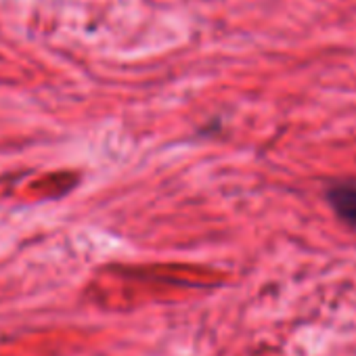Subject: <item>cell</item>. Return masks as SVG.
I'll return each instance as SVG.
<instances>
[{
	"label": "cell",
	"instance_id": "1",
	"mask_svg": "<svg viewBox=\"0 0 356 356\" xmlns=\"http://www.w3.org/2000/svg\"><path fill=\"white\" fill-rule=\"evenodd\" d=\"M327 200L343 222L356 227V185H333L327 191Z\"/></svg>",
	"mask_w": 356,
	"mask_h": 356
}]
</instances>
